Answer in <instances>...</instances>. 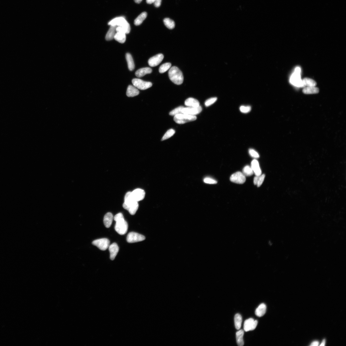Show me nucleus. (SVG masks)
Here are the masks:
<instances>
[{
  "label": "nucleus",
  "mask_w": 346,
  "mask_h": 346,
  "mask_svg": "<svg viewBox=\"0 0 346 346\" xmlns=\"http://www.w3.org/2000/svg\"><path fill=\"white\" fill-rule=\"evenodd\" d=\"M114 219L116 222L115 226V231L120 235L125 234L127 232L128 225L127 221L124 220L123 214L121 213L117 214L114 216Z\"/></svg>",
  "instance_id": "1"
},
{
  "label": "nucleus",
  "mask_w": 346,
  "mask_h": 346,
  "mask_svg": "<svg viewBox=\"0 0 346 346\" xmlns=\"http://www.w3.org/2000/svg\"><path fill=\"white\" fill-rule=\"evenodd\" d=\"M168 75L170 79L174 84L179 85L182 84L184 80L183 73L177 67H173L170 68Z\"/></svg>",
  "instance_id": "2"
},
{
  "label": "nucleus",
  "mask_w": 346,
  "mask_h": 346,
  "mask_svg": "<svg viewBox=\"0 0 346 346\" xmlns=\"http://www.w3.org/2000/svg\"><path fill=\"white\" fill-rule=\"evenodd\" d=\"M108 25H111L116 26L123 28L126 32V34L130 33L131 27L130 24L123 17H119L115 18L110 21Z\"/></svg>",
  "instance_id": "3"
},
{
  "label": "nucleus",
  "mask_w": 346,
  "mask_h": 346,
  "mask_svg": "<svg viewBox=\"0 0 346 346\" xmlns=\"http://www.w3.org/2000/svg\"><path fill=\"white\" fill-rule=\"evenodd\" d=\"M197 117L196 115H192L184 114H179L174 116V121L179 124H183L195 121Z\"/></svg>",
  "instance_id": "4"
},
{
  "label": "nucleus",
  "mask_w": 346,
  "mask_h": 346,
  "mask_svg": "<svg viewBox=\"0 0 346 346\" xmlns=\"http://www.w3.org/2000/svg\"><path fill=\"white\" fill-rule=\"evenodd\" d=\"M132 82L133 85L138 89L142 90L148 89L152 86V83L150 82L146 81L139 79H134Z\"/></svg>",
  "instance_id": "5"
},
{
  "label": "nucleus",
  "mask_w": 346,
  "mask_h": 346,
  "mask_svg": "<svg viewBox=\"0 0 346 346\" xmlns=\"http://www.w3.org/2000/svg\"><path fill=\"white\" fill-rule=\"evenodd\" d=\"M110 241L109 240L106 238H101L95 240L93 242L92 244L97 247L99 250L105 251L107 250L110 246Z\"/></svg>",
  "instance_id": "6"
},
{
  "label": "nucleus",
  "mask_w": 346,
  "mask_h": 346,
  "mask_svg": "<svg viewBox=\"0 0 346 346\" xmlns=\"http://www.w3.org/2000/svg\"><path fill=\"white\" fill-rule=\"evenodd\" d=\"M300 72V70L299 69H295L294 73L290 78V82L292 84L297 87L304 86L302 80L301 79Z\"/></svg>",
  "instance_id": "7"
},
{
  "label": "nucleus",
  "mask_w": 346,
  "mask_h": 346,
  "mask_svg": "<svg viewBox=\"0 0 346 346\" xmlns=\"http://www.w3.org/2000/svg\"><path fill=\"white\" fill-rule=\"evenodd\" d=\"M146 238L143 235L135 232L129 233L127 235V241L129 243H134L145 240Z\"/></svg>",
  "instance_id": "8"
},
{
  "label": "nucleus",
  "mask_w": 346,
  "mask_h": 346,
  "mask_svg": "<svg viewBox=\"0 0 346 346\" xmlns=\"http://www.w3.org/2000/svg\"><path fill=\"white\" fill-rule=\"evenodd\" d=\"M230 179L233 183L243 184L245 182L246 178L242 173L238 172L233 174L230 177Z\"/></svg>",
  "instance_id": "9"
},
{
  "label": "nucleus",
  "mask_w": 346,
  "mask_h": 346,
  "mask_svg": "<svg viewBox=\"0 0 346 346\" xmlns=\"http://www.w3.org/2000/svg\"><path fill=\"white\" fill-rule=\"evenodd\" d=\"M257 324L258 321L257 320L255 321L253 318H250L244 322V330L246 332L253 330L255 329Z\"/></svg>",
  "instance_id": "10"
},
{
  "label": "nucleus",
  "mask_w": 346,
  "mask_h": 346,
  "mask_svg": "<svg viewBox=\"0 0 346 346\" xmlns=\"http://www.w3.org/2000/svg\"><path fill=\"white\" fill-rule=\"evenodd\" d=\"M164 58L163 54H159L150 58L148 61L150 66L155 67L158 66L162 61Z\"/></svg>",
  "instance_id": "11"
},
{
  "label": "nucleus",
  "mask_w": 346,
  "mask_h": 346,
  "mask_svg": "<svg viewBox=\"0 0 346 346\" xmlns=\"http://www.w3.org/2000/svg\"><path fill=\"white\" fill-rule=\"evenodd\" d=\"M202 108L200 105L197 107H188L184 108L182 113L192 115H195L200 113L202 111Z\"/></svg>",
  "instance_id": "12"
},
{
  "label": "nucleus",
  "mask_w": 346,
  "mask_h": 346,
  "mask_svg": "<svg viewBox=\"0 0 346 346\" xmlns=\"http://www.w3.org/2000/svg\"><path fill=\"white\" fill-rule=\"evenodd\" d=\"M138 202L134 199L132 194V192H128L124 197V202L123 205V207L124 209H126L128 207Z\"/></svg>",
  "instance_id": "13"
},
{
  "label": "nucleus",
  "mask_w": 346,
  "mask_h": 346,
  "mask_svg": "<svg viewBox=\"0 0 346 346\" xmlns=\"http://www.w3.org/2000/svg\"><path fill=\"white\" fill-rule=\"evenodd\" d=\"M132 194L134 199L138 202L143 200L145 196V191L140 188L136 189Z\"/></svg>",
  "instance_id": "14"
},
{
  "label": "nucleus",
  "mask_w": 346,
  "mask_h": 346,
  "mask_svg": "<svg viewBox=\"0 0 346 346\" xmlns=\"http://www.w3.org/2000/svg\"><path fill=\"white\" fill-rule=\"evenodd\" d=\"M109 250L110 253V258L111 260H114L119 251V247L117 244L116 243H114L109 246Z\"/></svg>",
  "instance_id": "15"
},
{
  "label": "nucleus",
  "mask_w": 346,
  "mask_h": 346,
  "mask_svg": "<svg viewBox=\"0 0 346 346\" xmlns=\"http://www.w3.org/2000/svg\"><path fill=\"white\" fill-rule=\"evenodd\" d=\"M251 168L256 176H260L262 174V171L259 162L256 159H254L252 161Z\"/></svg>",
  "instance_id": "16"
},
{
  "label": "nucleus",
  "mask_w": 346,
  "mask_h": 346,
  "mask_svg": "<svg viewBox=\"0 0 346 346\" xmlns=\"http://www.w3.org/2000/svg\"><path fill=\"white\" fill-rule=\"evenodd\" d=\"M139 93V91L135 86L132 85L128 86L126 92V95L128 97H133L138 96Z\"/></svg>",
  "instance_id": "17"
},
{
  "label": "nucleus",
  "mask_w": 346,
  "mask_h": 346,
  "mask_svg": "<svg viewBox=\"0 0 346 346\" xmlns=\"http://www.w3.org/2000/svg\"><path fill=\"white\" fill-rule=\"evenodd\" d=\"M116 26L111 25L110 28L105 36V39L108 41L112 40L117 33Z\"/></svg>",
  "instance_id": "18"
},
{
  "label": "nucleus",
  "mask_w": 346,
  "mask_h": 346,
  "mask_svg": "<svg viewBox=\"0 0 346 346\" xmlns=\"http://www.w3.org/2000/svg\"><path fill=\"white\" fill-rule=\"evenodd\" d=\"M114 218L111 213H108L105 214L104 218V223L106 228H109L111 226Z\"/></svg>",
  "instance_id": "19"
},
{
  "label": "nucleus",
  "mask_w": 346,
  "mask_h": 346,
  "mask_svg": "<svg viewBox=\"0 0 346 346\" xmlns=\"http://www.w3.org/2000/svg\"><path fill=\"white\" fill-rule=\"evenodd\" d=\"M152 69L149 67L143 68L138 69L135 72V75L138 77L144 76L147 74H150L152 72Z\"/></svg>",
  "instance_id": "20"
},
{
  "label": "nucleus",
  "mask_w": 346,
  "mask_h": 346,
  "mask_svg": "<svg viewBox=\"0 0 346 346\" xmlns=\"http://www.w3.org/2000/svg\"><path fill=\"white\" fill-rule=\"evenodd\" d=\"M185 104L188 107H197L200 105V102L198 100L192 98L187 99L185 102Z\"/></svg>",
  "instance_id": "21"
},
{
  "label": "nucleus",
  "mask_w": 346,
  "mask_h": 346,
  "mask_svg": "<svg viewBox=\"0 0 346 346\" xmlns=\"http://www.w3.org/2000/svg\"><path fill=\"white\" fill-rule=\"evenodd\" d=\"M266 311V306L265 303H262L256 309L255 311L256 315L259 317H261L265 314Z\"/></svg>",
  "instance_id": "22"
},
{
  "label": "nucleus",
  "mask_w": 346,
  "mask_h": 346,
  "mask_svg": "<svg viewBox=\"0 0 346 346\" xmlns=\"http://www.w3.org/2000/svg\"><path fill=\"white\" fill-rule=\"evenodd\" d=\"M126 58L129 70L131 71L134 70L135 64L132 55L130 53H127L126 55Z\"/></svg>",
  "instance_id": "23"
},
{
  "label": "nucleus",
  "mask_w": 346,
  "mask_h": 346,
  "mask_svg": "<svg viewBox=\"0 0 346 346\" xmlns=\"http://www.w3.org/2000/svg\"><path fill=\"white\" fill-rule=\"evenodd\" d=\"M319 88L315 87H307L303 90V93L305 94H316L319 93Z\"/></svg>",
  "instance_id": "24"
},
{
  "label": "nucleus",
  "mask_w": 346,
  "mask_h": 346,
  "mask_svg": "<svg viewBox=\"0 0 346 346\" xmlns=\"http://www.w3.org/2000/svg\"><path fill=\"white\" fill-rule=\"evenodd\" d=\"M114 39L119 43H123L125 42L126 40V34L120 32H117Z\"/></svg>",
  "instance_id": "25"
},
{
  "label": "nucleus",
  "mask_w": 346,
  "mask_h": 346,
  "mask_svg": "<svg viewBox=\"0 0 346 346\" xmlns=\"http://www.w3.org/2000/svg\"><path fill=\"white\" fill-rule=\"evenodd\" d=\"M147 16V13L143 12L138 16L135 20L134 24L135 25H140L142 22L146 19Z\"/></svg>",
  "instance_id": "26"
},
{
  "label": "nucleus",
  "mask_w": 346,
  "mask_h": 346,
  "mask_svg": "<svg viewBox=\"0 0 346 346\" xmlns=\"http://www.w3.org/2000/svg\"><path fill=\"white\" fill-rule=\"evenodd\" d=\"M244 331L243 330L238 331L236 333L237 342L238 346H242L244 345Z\"/></svg>",
  "instance_id": "27"
},
{
  "label": "nucleus",
  "mask_w": 346,
  "mask_h": 346,
  "mask_svg": "<svg viewBox=\"0 0 346 346\" xmlns=\"http://www.w3.org/2000/svg\"><path fill=\"white\" fill-rule=\"evenodd\" d=\"M242 321V317L239 314H237L234 317V322L235 327L237 330L240 329Z\"/></svg>",
  "instance_id": "28"
},
{
  "label": "nucleus",
  "mask_w": 346,
  "mask_h": 346,
  "mask_svg": "<svg viewBox=\"0 0 346 346\" xmlns=\"http://www.w3.org/2000/svg\"><path fill=\"white\" fill-rule=\"evenodd\" d=\"M265 176V174H261L260 176H256L254 178V184L255 185H256L258 187H259L263 182Z\"/></svg>",
  "instance_id": "29"
},
{
  "label": "nucleus",
  "mask_w": 346,
  "mask_h": 346,
  "mask_svg": "<svg viewBox=\"0 0 346 346\" xmlns=\"http://www.w3.org/2000/svg\"><path fill=\"white\" fill-rule=\"evenodd\" d=\"M302 81L304 86L315 87L317 85L316 82L310 78H304L302 80Z\"/></svg>",
  "instance_id": "30"
},
{
  "label": "nucleus",
  "mask_w": 346,
  "mask_h": 346,
  "mask_svg": "<svg viewBox=\"0 0 346 346\" xmlns=\"http://www.w3.org/2000/svg\"><path fill=\"white\" fill-rule=\"evenodd\" d=\"M164 25L169 29H173L175 27L174 22L168 18H165L164 20Z\"/></svg>",
  "instance_id": "31"
},
{
  "label": "nucleus",
  "mask_w": 346,
  "mask_h": 346,
  "mask_svg": "<svg viewBox=\"0 0 346 346\" xmlns=\"http://www.w3.org/2000/svg\"><path fill=\"white\" fill-rule=\"evenodd\" d=\"M138 207H139V206H138V203L137 202L135 204L128 207L126 210L129 211V213L131 214L134 215L136 213L138 209Z\"/></svg>",
  "instance_id": "32"
},
{
  "label": "nucleus",
  "mask_w": 346,
  "mask_h": 346,
  "mask_svg": "<svg viewBox=\"0 0 346 346\" xmlns=\"http://www.w3.org/2000/svg\"><path fill=\"white\" fill-rule=\"evenodd\" d=\"M242 173L245 176H251L254 173L251 167L249 165H247L244 167Z\"/></svg>",
  "instance_id": "33"
},
{
  "label": "nucleus",
  "mask_w": 346,
  "mask_h": 346,
  "mask_svg": "<svg viewBox=\"0 0 346 346\" xmlns=\"http://www.w3.org/2000/svg\"><path fill=\"white\" fill-rule=\"evenodd\" d=\"M171 64L170 63H165L163 64L159 68L160 73H162L167 71L171 67Z\"/></svg>",
  "instance_id": "34"
},
{
  "label": "nucleus",
  "mask_w": 346,
  "mask_h": 346,
  "mask_svg": "<svg viewBox=\"0 0 346 346\" xmlns=\"http://www.w3.org/2000/svg\"><path fill=\"white\" fill-rule=\"evenodd\" d=\"M175 133V131L173 129H170L166 133L161 139V141H163L168 139L169 138L173 136Z\"/></svg>",
  "instance_id": "35"
},
{
  "label": "nucleus",
  "mask_w": 346,
  "mask_h": 346,
  "mask_svg": "<svg viewBox=\"0 0 346 346\" xmlns=\"http://www.w3.org/2000/svg\"><path fill=\"white\" fill-rule=\"evenodd\" d=\"M184 108L183 106H179V107L177 108H176L173 109L171 112L169 113V114L172 116H175L179 114H182V110Z\"/></svg>",
  "instance_id": "36"
},
{
  "label": "nucleus",
  "mask_w": 346,
  "mask_h": 346,
  "mask_svg": "<svg viewBox=\"0 0 346 346\" xmlns=\"http://www.w3.org/2000/svg\"><path fill=\"white\" fill-rule=\"evenodd\" d=\"M240 110L242 113H247L250 112L251 110V108L250 106H241L239 108Z\"/></svg>",
  "instance_id": "37"
},
{
  "label": "nucleus",
  "mask_w": 346,
  "mask_h": 346,
  "mask_svg": "<svg viewBox=\"0 0 346 346\" xmlns=\"http://www.w3.org/2000/svg\"><path fill=\"white\" fill-rule=\"evenodd\" d=\"M217 98L216 97L211 98L207 100L205 102V105L206 107H208L212 104H214L217 100Z\"/></svg>",
  "instance_id": "38"
},
{
  "label": "nucleus",
  "mask_w": 346,
  "mask_h": 346,
  "mask_svg": "<svg viewBox=\"0 0 346 346\" xmlns=\"http://www.w3.org/2000/svg\"><path fill=\"white\" fill-rule=\"evenodd\" d=\"M249 153L252 158L257 159L259 158L260 156L256 150L253 149H250L249 150Z\"/></svg>",
  "instance_id": "39"
},
{
  "label": "nucleus",
  "mask_w": 346,
  "mask_h": 346,
  "mask_svg": "<svg viewBox=\"0 0 346 346\" xmlns=\"http://www.w3.org/2000/svg\"><path fill=\"white\" fill-rule=\"evenodd\" d=\"M204 181L205 183L209 184H216L217 183V181L215 179L209 177L205 178Z\"/></svg>",
  "instance_id": "40"
},
{
  "label": "nucleus",
  "mask_w": 346,
  "mask_h": 346,
  "mask_svg": "<svg viewBox=\"0 0 346 346\" xmlns=\"http://www.w3.org/2000/svg\"><path fill=\"white\" fill-rule=\"evenodd\" d=\"M161 1H162V0H155L154 3L155 6L156 7H160L161 5Z\"/></svg>",
  "instance_id": "41"
},
{
  "label": "nucleus",
  "mask_w": 346,
  "mask_h": 346,
  "mask_svg": "<svg viewBox=\"0 0 346 346\" xmlns=\"http://www.w3.org/2000/svg\"><path fill=\"white\" fill-rule=\"evenodd\" d=\"M319 342H318V341H314V342H313L312 343L311 345H310L311 346H318V345H319Z\"/></svg>",
  "instance_id": "42"
},
{
  "label": "nucleus",
  "mask_w": 346,
  "mask_h": 346,
  "mask_svg": "<svg viewBox=\"0 0 346 346\" xmlns=\"http://www.w3.org/2000/svg\"><path fill=\"white\" fill-rule=\"evenodd\" d=\"M155 0H146V3L148 4H151L154 3Z\"/></svg>",
  "instance_id": "43"
},
{
  "label": "nucleus",
  "mask_w": 346,
  "mask_h": 346,
  "mask_svg": "<svg viewBox=\"0 0 346 346\" xmlns=\"http://www.w3.org/2000/svg\"><path fill=\"white\" fill-rule=\"evenodd\" d=\"M325 339H324V340H323L322 342L321 343V344L320 345V346H324V345H325Z\"/></svg>",
  "instance_id": "44"
},
{
  "label": "nucleus",
  "mask_w": 346,
  "mask_h": 346,
  "mask_svg": "<svg viewBox=\"0 0 346 346\" xmlns=\"http://www.w3.org/2000/svg\"><path fill=\"white\" fill-rule=\"evenodd\" d=\"M142 1V0H134L135 2L138 4H139Z\"/></svg>",
  "instance_id": "45"
}]
</instances>
